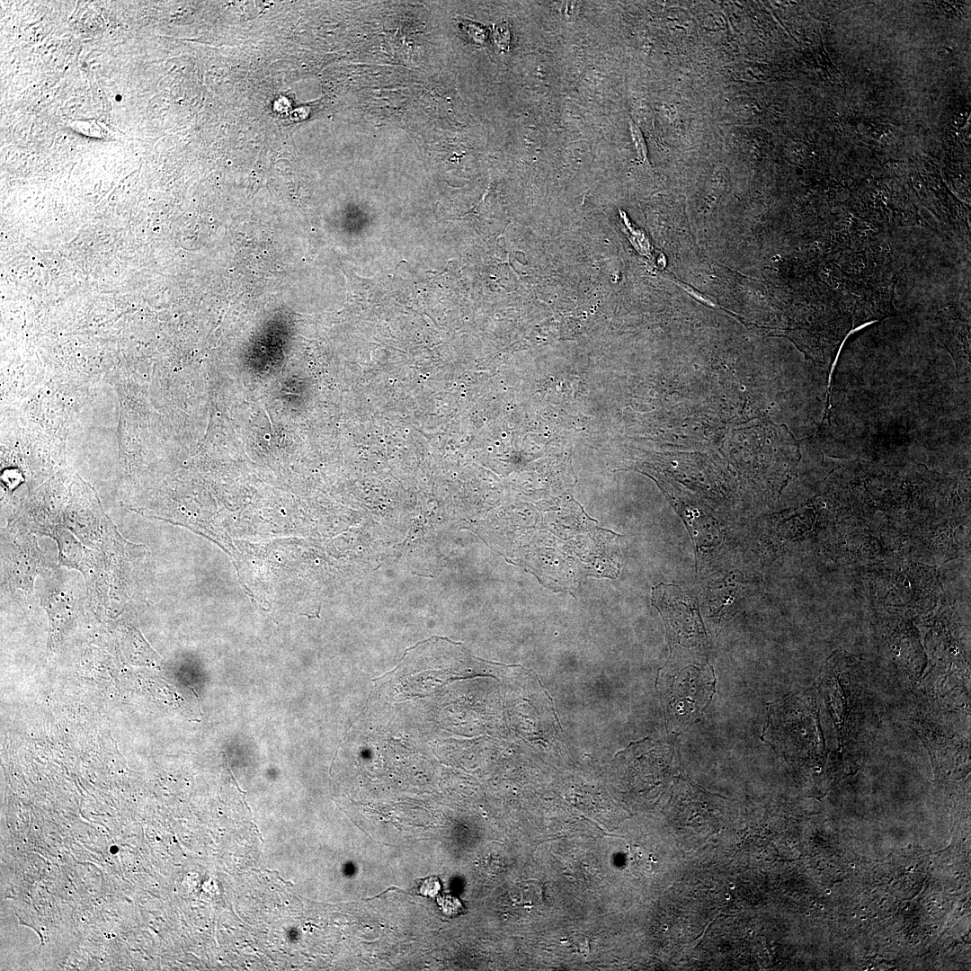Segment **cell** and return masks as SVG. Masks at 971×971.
I'll return each mask as SVG.
<instances>
[{"label":"cell","mask_w":971,"mask_h":971,"mask_svg":"<svg viewBox=\"0 0 971 971\" xmlns=\"http://www.w3.org/2000/svg\"><path fill=\"white\" fill-rule=\"evenodd\" d=\"M56 566L40 577L42 584L37 594L40 606L49 619V649H54L62 639L65 631L77 617L81 608L80 592L76 585L68 583Z\"/></svg>","instance_id":"cell-5"},{"label":"cell","mask_w":971,"mask_h":971,"mask_svg":"<svg viewBox=\"0 0 971 971\" xmlns=\"http://www.w3.org/2000/svg\"><path fill=\"white\" fill-rule=\"evenodd\" d=\"M859 674V672H852L851 666L829 663L820 684L836 725L840 748L851 753L860 752V743L867 741L863 725L868 710L864 708V699H860L864 697L865 686Z\"/></svg>","instance_id":"cell-1"},{"label":"cell","mask_w":971,"mask_h":971,"mask_svg":"<svg viewBox=\"0 0 971 971\" xmlns=\"http://www.w3.org/2000/svg\"><path fill=\"white\" fill-rule=\"evenodd\" d=\"M629 124H630L631 136H632L635 147H636V150H637L638 156H640V158L642 160H644V161H646L647 160V148H646V145L643 134H642L641 130L639 129V128L634 123V121L631 119H629Z\"/></svg>","instance_id":"cell-8"},{"label":"cell","mask_w":971,"mask_h":971,"mask_svg":"<svg viewBox=\"0 0 971 971\" xmlns=\"http://www.w3.org/2000/svg\"><path fill=\"white\" fill-rule=\"evenodd\" d=\"M100 551L103 555L108 575L110 603L112 601L128 602L144 599L147 549L141 545L125 540L107 517Z\"/></svg>","instance_id":"cell-3"},{"label":"cell","mask_w":971,"mask_h":971,"mask_svg":"<svg viewBox=\"0 0 971 971\" xmlns=\"http://www.w3.org/2000/svg\"><path fill=\"white\" fill-rule=\"evenodd\" d=\"M514 898L525 907L538 905L542 901V886L538 881L524 880L515 888Z\"/></svg>","instance_id":"cell-7"},{"label":"cell","mask_w":971,"mask_h":971,"mask_svg":"<svg viewBox=\"0 0 971 971\" xmlns=\"http://www.w3.org/2000/svg\"><path fill=\"white\" fill-rule=\"evenodd\" d=\"M48 537L55 539L58 549V566L75 569L84 576L86 594L94 609L110 604V587L102 551L85 546L62 524Z\"/></svg>","instance_id":"cell-4"},{"label":"cell","mask_w":971,"mask_h":971,"mask_svg":"<svg viewBox=\"0 0 971 971\" xmlns=\"http://www.w3.org/2000/svg\"><path fill=\"white\" fill-rule=\"evenodd\" d=\"M726 897L727 899H729V898H730L729 895H726Z\"/></svg>","instance_id":"cell-9"},{"label":"cell","mask_w":971,"mask_h":971,"mask_svg":"<svg viewBox=\"0 0 971 971\" xmlns=\"http://www.w3.org/2000/svg\"><path fill=\"white\" fill-rule=\"evenodd\" d=\"M2 588L18 599L33 602L35 581L55 567L40 550L35 533L21 521L2 530Z\"/></svg>","instance_id":"cell-2"},{"label":"cell","mask_w":971,"mask_h":971,"mask_svg":"<svg viewBox=\"0 0 971 971\" xmlns=\"http://www.w3.org/2000/svg\"><path fill=\"white\" fill-rule=\"evenodd\" d=\"M673 682L670 713L676 728L699 719L715 691V678L707 668L686 666L679 670Z\"/></svg>","instance_id":"cell-6"}]
</instances>
